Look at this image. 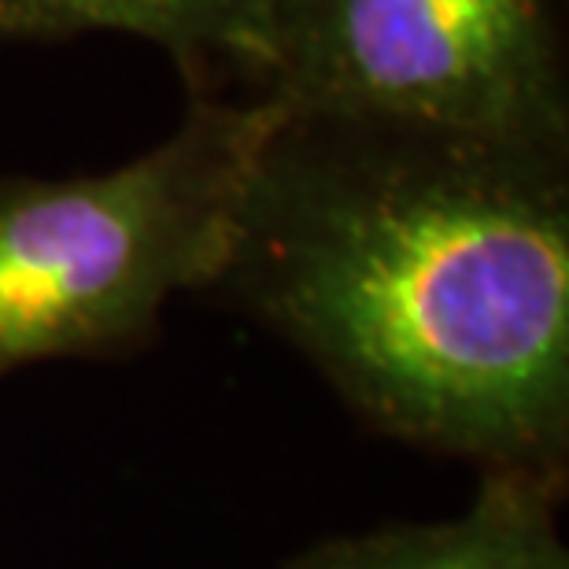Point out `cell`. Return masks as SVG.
I'll use <instances>...</instances> for the list:
<instances>
[{"mask_svg": "<svg viewBox=\"0 0 569 569\" xmlns=\"http://www.w3.org/2000/svg\"><path fill=\"white\" fill-rule=\"evenodd\" d=\"M214 289L378 429L555 477L569 426V144L278 111Z\"/></svg>", "mask_w": 569, "mask_h": 569, "instance_id": "obj_1", "label": "cell"}, {"mask_svg": "<svg viewBox=\"0 0 569 569\" xmlns=\"http://www.w3.org/2000/svg\"><path fill=\"white\" fill-rule=\"evenodd\" d=\"M278 108L186 97L163 141L100 174L0 178V378L152 333L214 289Z\"/></svg>", "mask_w": 569, "mask_h": 569, "instance_id": "obj_2", "label": "cell"}, {"mask_svg": "<svg viewBox=\"0 0 569 569\" xmlns=\"http://www.w3.org/2000/svg\"><path fill=\"white\" fill-rule=\"evenodd\" d=\"M244 97L296 116L569 144V0H274Z\"/></svg>", "mask_w": 569, "mask_h": 569, "instance_id": "obj_3", "label": "cell"}, {"mask_svg": "<svg viewBox=\"0 0 569 569\" xmlns=\"http://www.w3.org/2000/svg\"><path fill=\"white\" fill-rule=\"evenodd\" d=\"M274 0H0V44L119 33L152 44L186 97H244Z\"/></svg>", "mask_w": 569, "mask_h": 569, "instance_id": "obj_4", "label": "cell"}, {"mask_svg": "<svg viewBox=\"0 0 569 569\" xmlns=\"http://www.w3.org/2000/svg\"><path fill=\"white\" fill-rule=\"evenodd\" d=\"M292 569H569L555 521V477L485 470L459 518L318 543Z\"/></svg>", "mask_w": 569, "mask_h": 569, "instance_id": "obj_5", "label": "cell"}]
</instances>
